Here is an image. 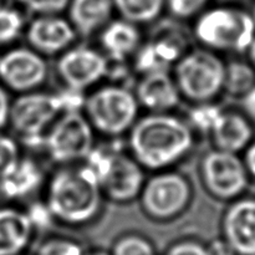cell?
<instances>
[{
	"label": "cell",
	"mask_w": 255,
	"mask_h": 255,
	"mask_svg": "<svg viewBox=\"0 0 255 255\" xmlns=\"http://www.w3.org/2000/svg\"><path fill=\"white\" fill-rule=\"evenodd\" d=\"M24 15L16 7L0 4V46L10 44L24 30Z\"/></svg>",
	"instance_id": "cell-23"
},
{
	"label": "cell",
	"mask_w": 255,
	"mask_h": 255,
	"mask_svg": "<svg viewBox=\"0 0 255 255\" xmlns=\"http://www.w3.org/2000/svg\"><path fill=\"white\" fill-rule=\"evenodd\" d=\"M42 182L41 168L31 158H20L10 173L0 179V196L19 201L34 193Z\"/></svg>",
	"instance_id": "cell-19"
},
{
	"label": "cell",
	"mask_w": 255,
	"mask_h": 255,
	"mask_svg": "<svg viewBox=\"0 0 255 255\" xmlns=\"http://www.w3.org/2000/svg\"><path fill=\"white\" fill-rule=\"evenodd\" d=\"M0 4H4V1H2V0H0Z\"/></svg>",
	"instance_id": "cell-37"
},
{
	"label": "cell",
	"mask_w": 255,
	"mask_h": 255,
	"mask_svg": "<svg viewBox=\"0 0 255 255\" xmlns=\"http://www.w3.org/2000/svg\"><path fill=\"white\" fill-rule=\"evenodd\" d=\"M191 126L169 114H151L137 120L129 133L133 158L143 168L159 171L181 161L193 148Z\"/></svg>",
	"instance_id": "cell-1"
},
{
	"label": "cell",
	"mask_w": 255,
	"mask_h": 255,
	"mask_svg": "<svg viewBox=\"0 0 255 255\" xmlns=\"http://www.w3.org/2000/svg\"><path fill=\"white\" fill-rule=\"evenodd\" d=\"M202 178L212 196L233 199L246 189L248 171L236 153L216 148L203 157Z\"/></svg>",
	"instance_id": "cell-10"
},
{
	"label": "cell",
	"mask_w": 255,
	"mask_h": 255,
	"mask_svg": "<svg viewBox=\"0 0 255 255\" xmlns=\"http://www.w3.org/2000/svg\"><path fill=\"white\" fill-rule=\"evenodd\" d=\"M112 255H154L152 244L138 236H126L114 246Z\"/></svg>",
	"instance_id": "cell-26"
},
{
	"label": "cell",
	"mask_w": 255,
	"mask_h": 255,
	"mask_svg": "<svg viewBox=\"0 0 255 255\" xmlns=\"http://www.w3.org/2000/svg\"><path fill=\"white\" fill-rule=\"evenodd\" d=\"M84 255H110L105 252H94V253H90V254H84Z\"/></svg>",
	"instance_id": "cell-36"
},
{
	"label": "cell",
	"mask_w": 255,
	"mask_h": 255,
	"mask_svg": "<svg viewBox=\"0 0 255 255\" xmlns=\"http://www.w3.org/2000/svg\"><path fill=\"white\" fill-rule=\"evenodd\" d=\"M39 15L59 14L67 9L70 0H10Z\"/></svg>",
	"instance_id": "cell-29"
},
{
	"label": "cell",
	"mask_w": 255,
	"mask_h": 255,
	"mask_svg": "<svg viewBox=\"0 0 255 255\" xmlns=\"http://www.w3.org/2000/svg\"><path fill=\"white\" fill-rule=\"evenodd\" d=\"M194 34L209 50L243 52L255 37V20L238 7H212L199 14Z\"/></svg>",
	"instance_id": "cell-3"
},
{
	"label": "cell",
	"mask_w": 255,
	"mask_h": 255,
	"mask_svg": "<svg viewBox=\"0 0 255 255\" xmlns=\"http://www.w3.org/2000/svg\"><path fill=\"white\" fill-rule=\"evenodd\" d=\"M253 16H254V20H255V9H254V14H253Z\"/></svg>",
	"instance_id": "cell-38"
},
{
	"label": "cell",
	"mask_w": 255,
	"mask_h": 255,
	"mask_svg": "<svg viewBox=\"0 0 255 255\" xmlns=\"http://www.w3.org/2000/svg\"><path fill=\"white\" fill-rule=\"evenodd\" d=\"M137 101L153 114H164L179 104L181 94L176 81L167 71L143 75L137 85Z\"/></svg>",
	"instance_id": "cell-15"
},
{
	"label": "cell",
	"mask_w": 255,
	"mask_h": 255,
	"mask_svg": "<svg viewBox=\"0 0 255 255\" xmlns=\"http://www.w3.org/2000/svg\"><path fill=\"white\" fill-rule=\"evenodd\" d=\"M67 9L70 22L84 36L109 24L115 11L114 0H70Z\"/></svg>",
	"instance_id": "cell-17"
},
{
	"label": "cell",
	"mask_w": 255,
	"mask_h": 255,
	"mask_svg": "<svg viewBox=\"0 0 255 255\" xmlns=\"http://www.w3.org/2000/svg\"><path fill=\"white\" fill-rule=\"evenodd\" d=\"M115 10L133 24L152 22L166 7V0H114Z\"/></svg>",
	"instance_id": "cell-21"
},
{
	"label": "cell",
	"mask_w": 255,
	"mask_h": 255,
	"mask_svg": "<svg viewBox=\"0 0 255 255\" xmlns=\"http://www.w3.org/2000/svg\"><path fill=\"white\" fill-rule=\"evenodd\" d=\"M244 164H246V168L248 171V173H251L255 178V143L251 144L248 147V149H247Z\"/></svg>",
	"instance_id": "cell-34"
},
{
	"label": "cell",
	"mask_w": 255,
	"mask_h": 255,
	"mask_svg": "<svg viewBox=\"0 0 255 255\" xmlns=\"http://www.w3.org/2000/svg\"><path fill=\"white\" fill-rule=\"evenodd\" d=\"M209 0H166V7L177 19H191L204 11Z\"/></svg>",
	"instance_id": "cell-27"
},
{
	"label": "cell",
	"mask_w": 255,
	"mask_h": 255,
	"mask_svg": "<svg viewBox=\"0 0 255 255\" xmlns=\"http://www.w3.org/2000/svg\"><path fill=\"white\" fill-rule=\"evenodd\" d=\"M173 79L181 96L206 104L224 90L226 64L211 50H194L176 62Z\"/></svg>",
	"instance_id": "cell-4"
},
{
	"label": "cell",
	"mask_w": 255,
	"mask_h": 255,
	"mask_svg": "<svg viewBox=\"0 0 255 255\" xmlns=\"http://www.w3.org/2000/svg\"><path fill=\"white\" fill-rule=\"evenodd\" d=\"M64 111L59 95L25 92L11 102L9 125L26 142L44 143L45 129Z\"/></svg>",
	"instance_id": "cell-8"
},
{
	"label": "cell",
	"mask_w": 255,
	"mask_h": 255,
	"mask_svg": "<svg viewBox=\"0 0 255 255\" xmlns=\"http://www.w3.org/2000/svg\"><path fill=\"white\" fill-rule=\"evenodd\" d=\"M166 255H209L208 249L197 242L186 241L174 244Z\"/></svg>",
	"instance_id": "cell-30"
},
{
	"label": "cell",
	"mask_w": 255,
	"mask_h": 255,
	"mask_svg": "<svg viewBox=\"0 0 255 255\" xmlns=\"http://www.w3.org/2000/svg\"><path fill=\"white\" fill-rule=\"evenodd\" d=\"M94 127L80 111L64 112L45 134L44 146L59 163L86 159L94 149Z\"/></svg>",
	"instance_id": "cell-7"
},
{
	"label": "cell",
	"mask_w": 255,
	"mask_h": 255,
	"mask_svg": "<svg viewBox=\"0 0 255 255\" xmlns=\"http://www.w3.org/2000/svg\"><path fill=\"white\" fill-rule=\"evenodd\" d=\"M47 65L34 49L14 47L0 55V84L7 91L31 92L46 81Z\"/></svg>",
	"instance_id": "cell-11"
},
{
	"label": "cell",
	"mask_w": 255,
	"mask_h": 255,
	"mask_svg": "<svg viewBox=\"0 0 255 255\" xmlns=\"http://www.w3.org/2000/svg\"><path fill=\"white\" fill-rule=\"evenodd\" d=\"M224 239L238 255H255V199L232 204L223 218Z\"/></svg>",
	"instance_id": "cell-14"
},
{
	"label": "cell",
	"mask_w": 255,
	"mask_h": 255,
	"mask_svg": "<svg viewBox=\"0 0 255 255\" xmlns=\"http://www.w3.org/2000/svg\"><path fill=\"white\" fill-rule=\"evenodd\" d=\"M139 197L147 216L156 221H168L186 211L192 198V188L181 174L163 172L144 182Z\"/></svg>",
	"instance_id": "cell-9"
},
{
	"label": "cell",
	"mask_w": 255,
	"mask_h": 255,
	"mask_svg": "<svg viewBox=\"0 0 255 255\" xmlns=\"http://www.w3.org/2000/svg\"><path fill=\"white\" fill-rule=\"evenodd\" d=\"M211 133L217 149L237 153L252 141L253 129L242 115L223 111Z\"/></svg>",
	"instance_id": "cell-18"
},
{
	"label": "cell",
	"mask_w": 255,
	"mask_h": 255,
	"mask_svg": "<svg viewBox=\"0 0 255 255\" xmlns=\"http://www.w3.org/2000/svg\"><path fill=\"white\" fill-rule=\"evenodd\" d=\"M222 112H223L222 109H219L216 105L209 104V102L198 104V106L194 107L191 111L189 120H191V124L193 125L196 129L211 132L216 122L218 121Z\"/></svg>",
	"instance_id": "cell-24"
},
{
	"label": "cell",
	"mask_w": 255,
	"mask_h": 255,
	"mask_svg": "<svg viewBox=\"0 0 255 255\" xmlns=\"http://www.w3.org/2000/svg\"><path fill=\"white\" fill-rule=\"evenodd\" d=\"M138 101L133 92L117 85L101 87L85 100V112L91 126L107 136H120L137 121Z\"/></svg>",
	"instance_id": "cell-6"
},
{
	"label": "cell",
	"mask_w": 255,
	"mask_h": 255,
	"mask_svg": "<svg viewBox=\"0 0 255 255\" xmlns=\"http://www.w3.org/2000/svg\"><path fill=\"white\" fill-rule=\"evenodd\" d=\"M0 55H1V52H0Z\"/></svg>",
	"instance_id": "cell-39"
},
{
	"label": "cell",
	"mask_w": 255,
	"mask_h": 255,
	"mask_svg": "<svg viewBox=\"0 0 255 255\" xmlns=\"http://www.w3.org/2000/svg\"><path fill=\"white\" fill-rule=\"evenodd\" d=\"M249 56H251V60H252V64L254 65L255 67V37L253 40V42L251 44V46H249Z\"/></svg>",
	"instance_id": "cell-35"
},
{
	"label": "cell",
	"mask_w": 255,
	"mask_h": 255,
	"mask_svg": "<svg viewBox=\"0 0 255 255\" xmlns=\"http://www.w3.org/2000/svg\"><path fill=\"white\" fill-rule=\"evenodd\" d=\"M243 106L247 114L255 120V86L243 96Z\"/></svg>",
	"instance_id": "cell-33"
},
{
	"label": "cell",
	"mask_w": 255,
	"mask_h": 255,
	"mask_svg": "<svg viewBox=\"0 0 255 255\" xmlns=\"http://www.w3.org/2000/svg\"><path fill=\"white\" fill-rule=\"evenodd\" d=\"M87 164L96 174L105 196L114 202L126 203L139 196L144 184L143 167L121 152L94 148Z\"/></svg>",
	"instance_id": "cell-5"
},
{
	"label": "cell",
	"mask_w": 255,
	"mask_h": 255,
	"mask_svg": "<svg viewBox=\"0 0 255 255\" xmlns=\"http://www.w3.org/2000/svg\"><path fill=\"white\" fill-rule=\"evenodd\" d=\"M10 109H11V101H10L9 92L0 84V132L9 125Z\"/></svg>",
	"instance_id": "cell-31"
},
{
	"label": "cell",
	"mask_w": 255,
	"mask_h": 255,
	"mask_svg": "<svg viewBox=\"0 0 255 255\" xmlns=\"http://www.w3.org/2000/svg\"><path fill=\"white\" fill-rule=\"evenodd\" d=\"M34 226L26 211L0 207V255H19L27 248Z\"/></svg>",
	"instance_id": "cell-16"
},
{
	"label": "cell",
	"mask_w": 255,
	"mask_h": 255,
	"mask_svg": "<svg viewBox=\"0 0 255 255\" xmlns=\"http://www.w3.org/2000/svg\"><path fill=\"white\" fill-rule=\"evenodd\" d=\"M109 72V62L101 52L86 46L70 49L57 61V74L69 90L84 91Z\"/></svg>",
	"instance_id": "cell-12"
},
{
	"label": "cell",
	"mask_w": 255,
	"mask_h": 255,
	"mask_svg": "<svg viewBox=\"0 0 255 255\" xmlns=\"http://www.w3.org/2000/svg\"><path fill=\"white\" fill-rule=\"evenodd\" d=\"M100 182L89 166L62 168L47 187L46 207L52 218L80 226L96 218L102 206Z\"/></svg>",
	"instance_id": "cell-2"
},
{
	"label": "cell",
	"mask_w": 255,
	"mask_h": 255,
	"mask_svg": "<svg viewBox=\"0 0 255 255\" xmlns=\"http://www.w3.org/2000/svg\"><path fill=\"white\" fill-rule=\"evenodd\" d=\"M141 34L136 24L127 20L109 22L101 34V45L112 60L124 61L138 50Z\"/></svg>",
	"instance_id": "cell-20"
},
{
	"label": "cell",
	"mask_w": 255,
	"mask_h": 255,
	"mask_svg": "<svg viewBox=\"0 0 255 255\" xmlns=\"http://www.w3.org/2000/svg\"><path fill=\"white\" fill-rule=\"evenodd\" d=\"M20 158L21 156L17 142L0 132V179L14 169Z\"/></svg>",
	"instance_id": "cell-25"
},
{
	"label": "cell",
	"mask_w": 255,
	"mask_h": 255,
	"mask_svg": "<svg viewBox=\"0 0 255 255\" xmlns=\"http://www.w3.org/2000/svg\"><path fill=\"white\" fill-rule=\"evenodd\" d=\"M76 37L72 24L56 14L40 15L26 27L27 42L39 54L54 55L67 49Z\"/></svg>",
	"instance_id": "cell-13"
},
{
	"label": "cell",
	"mask_w": 255,
	"mask_h": 255,
	"mask_svg": "<svg viewBox=\"0 0 255 255\" xmlns=\"http://www.w3.org/2000/svg\"><path fill=\"white\" fill-rule=\"evenodd\" d=\"M207 249H208L209 255H237L226 239L224 241H221V239L214 241Z\"/></svg>",
	"instance_id": "cell-32"
},
{
	"label": "cell",
	"mask_w": 255,
	"mask_h": 255,
	"mask_svg": "<svg viewBox=\"0 0 255 255\" xmlns=\"http://www.w3.org/2000/svg\"><path fill=\"white\" fill-rule=\"evenodd\" d=\"M36 255H84V251L76 242L52 238L45 241L39 247Z\"/></svg>",
	"instance_id": "cell-28"
},
{
	"label": "cell",
	"mask_w": 255,
	"mask_h": 255,
	"mask_svg": "<svg viewBox=\"0 0 255 255\" xmlns=\"http://www.w3.org/2000/svg\"><path fill=\"white\" fill-rule=\"evenodd\" d=\"M255 86V70L251 65L234 61L226 65L224 90L232 96H244Z\"/></svg>",
	"instance_id": "cell-22"
}]
</instances>
